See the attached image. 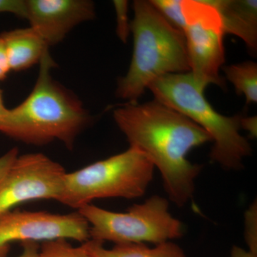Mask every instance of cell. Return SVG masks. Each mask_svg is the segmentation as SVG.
<instances>
[{"instance_id":"4fadbf2b","label":"cell","mask_w":257,"mask_h":257,"mask_svg":"<svg viewBox=\"0 0 257 257\" xmlns=\"http://www.w3.org/2000/svg\"><path fill=\"white\" fill-rule=\"evenodd\" d=\"M81 246L90 257H187L184 250L172 241L158 243L154 247L143 243H128L106 248L102 241L89 239Z\"/></svg>"},{"instance_id":"30bf717a","label":"cell","mask_w":257,"mask_h":257,"mask_svg":"<svg viewBox=\"0 0 257 257\" xmlns=\"http://www.w3.org/2000/svg\"><path fill=\"white\" fill-rule=\"evenodd\" d=\"M30 27L47 46L60 43L79 24L95 17L94 3L89 0H27Z\"/></svg>"},{"instance_id":"7a4b0ae2","label":"cell","mask_w":257,"mask_h":257,"mask_svg":"<svg viewBox=\"0 0 257 257\" xmlns=\"http://www.w3.org/2000/svg\"><path fill=\"white\" fill-rule=\"evenodd\" d=\"M40 64L32 92L21 104L8 109L0 119V133L35 146L57 140L71 150L90 116L78 98L52 78L55 64L49 50Z\"/></svg>"},{"instance_id":"7c38bea8","label":"cell","mask_w":257,"mask_h":257,"mask_svg":"<svg viewBox=\"0 0 257 257\" xmlns=\"http://www.w3.org/2000/svg\"><path fill=\"white\" fill-rule=\"evenodd\" d=\"M11 70L21 72L40 63L44 54L49 50L46 42L31 27L3 32Z\"/></svg>"},{"instance_id":"9a60e30c","label":"cell","mask_w":257,"mask_h":257,"mask_svg":"<svg viewBox=\"0 0 257 257\" xmlns=\"http://www.w3.org/2000/svg\"><path fill=\"white\" fill-rule=\"evenodd\" d=\"M38 257H90L82 246H74L68 240L45 241L40 247Z\"/></svg>"},{"instance_id":"8fae6325","label":"cell","mask_w":257,"mask_h":257,"mask_svg":"<svg viewBox=\"0 0 257 257\" xmlns=\"http://www.w3.org/2000/svg\"><path fill=\"white\" fill-rule=\"evenodd\" d=\"M225 34L241 38L253 54L257 50L256 0H214Z\"/></svg>"},{"instance_id":"52a82bcc","label":"cell","mask_w":257,"mask_h":257,"mask_svg":"<svg viewBox=\"0 0 257 257\" xmlns=\"http://www.w3.org/2000/svg\"><path fill=\"white\" fill-rule=\"evenodd\" d=\"M183 30L190 72L199 84L226 87L219 74L225 62L222 20L211 1L182 0Z\"/></svg>"},{"instance_id":"9c48e42d","label":"cell","mask_w":257,"mask_h":257,"mask_svg":"<svg viewBox=\"0 0 257 257\" xmlns=\"http://www.w3.org/2000/svg\"><path fill=\"white\" fill-rule=\"evenodd\" d=\"M60 239L82 243L90 239L89 224L78 211L60 214L12 210L0 216V257L7 256L10 243L15 241L45 242Z\"/></svg>"},{"instance_id":"3957f363","label":"cell","mask_w":257,"mask_h":257,"mask_svg":"<svg viewBox=\"0 0 257 257\" xmlns=\"http://www.w3.org/2000/svg\"><path fill=\"white\" fill-rule=\"evenodd\" d=\"M133 58L127 73L118 81L116 96L138 102L150 83L161 76L190 72L183 32L164 18L150 1L133 3Z\"/></svg>"},{"instance_id":"ac0fdd59","label":"cell","mask_w":257,"mask_h":257,"mask_svg":"<svg viewBox=\"0 0 257 257\" xmlns=\"http://www.w3.org/2000/svg\"><path fill=\"white\" fill-rule=\"evenodd\" d=\"M116 15V34L121 42L126 43L130 30V23H128L127 1L116 0L113 2Z\"/></svg>"},{"instance_id":"ffe728a7","label":"cell","mask_w":257,"mask_h":257,"mask_svg":"<svg viewBox=\"0 0 257 257\" xmlns=\"http://www.w3.org/2000/svg\"><path fill=\"white\" fill-rule=\"evenodd\" d=\"M18 156V149L13 148L0 157V178L8 172Z\"/></svg>"},{"instance_id":"6da1fadb","label":"cell","mask_w":257,"mask_h":257,"mask_svg":"<svg viewBox=\"0 0 257 257\" xmlns=\"http://www.w3.org/2000/svg\"><path fill=\"white\" fill-rule=\"evenodd\" d=\"M127 140L160 171L169 200L182 207L192 199L203 166L187 160L191 150L212 142L210 135L179 111L154 100L127 102L113 111Z\"/></svg>"},{"instance_id":"44dd1931","label":"cell","mask_w":257,"mask_h":257,"mask_svg":"<svg viewBox=\"0 0 257 257\" xmlns=\"http://www.w3.org/2000/svg\"><path fill=\"white\" fill-rule=\"evenodd\" d=\"M11 71L9 61L7 55L4 41L0 37V81L4 80Z\"/></svg>"},{"instance_id":"7402d4cb","label":"cell","mask_w":257,"mask_h":257,"mask_svg":"<svg viewBox=\"0 0 257 257\" xmlns=\"http://www.w3.org/2000/svg\"><path fill=\"white\" fill-rule=\"evenodd\" d=\"M241 128L246 130L252 138H256L257 136V118L256 116H250V117H242L240 121Z\"/></svg>"},{"instance_id":"5bb4252c","label":"cell","mask_w":257,"mask_h":257,"mask_svg":"<svg viewBox=\"0 0 257 257\" xmlns=\"http://www.w3.org/2000/svg\"><path fill=\"white\" fill-rule=\"evenodd\" d=\"M226 78L234 84L238 95L244 94L246 104L257 101V64L253 62H242L224 66Z\"/></svg>"},{"instance_id":"d6986e66","label":"cell","mask_w":257,"mask_h":257,"mask_svg":"<svg viewBox=\"0 0 257 257\" xmlns=\"http://www.w3.org/2000/svg\"><path fill=\"white\" fill-rule=\"evenodd\" d=\"M0 13H10L26 19V0H0Z\"/></svg>"},{"instance_id":"8992f818","label":"cell","mask_w":257,"mask_h":257,"mask_svg":"<svg viewBox=\"0 0 257 257\" xmlns=\"http://www.w3.org/2000/svg\"><path fill=\"white\" fill-rule=\"evenodd\" d=\"M89 224L90 239L118 243L156 245L179 239L184 234L181 221L170 212V202L159 195L134 204L126 212H114L92 204L77 210Z\"/></svg>"},{"instance_id":"ba28073f","label":"cell","mask_w":257,"mask_h":257,"mask_svg":"<svg viewBox=\"0 0 257 257\" xmlns=\"http://www.w3.org/2000/svg\"><path fill=\"white\" fill-rule=\"evenodd\" d=\"M66 174L60 163L44 154L19 155L0 178V216L29 201L58 202Z\"/></svg>"},{"instance_id":"603a6c76","label":"cell","mask_w":257,"mask_h":257,"mask_svg":"<svg viewBox=\"0 0 257 257\" xmlns=\"http://www.w3.org/2000/svg\"><path fill=\"white\" fill-rule=\"evenodd\" d=\"M23 251L17 257H38L40 246L37 242L23 243Z\"/></svg>"},{"instance_id":"5b68a950","label":"cell","mask_w":257,"mask_h":257,"mask_svg":"<svg viewBox=\"0 0 257 257\" xmlns=\"http://www.w3.org/2000/svg\"><path fill=\"white\" fill-rule=\"evenodd\" d=\"M155 167L138 149L66 174L58 202L78 210L96 199L143 197L154 177Z\"/></svg>"},{"instance_id":"d4e9b609","label":"cell","mask_w":257,"mask_h":257,"mask_svg":"<svg viewBox=\"0 0 257 257\" xmlns=\"http://www.w3.org/2000/svg\"><path fill=\"white\" fill-rule=\"evenodd\" d=\"M8 109L5 106L4 100H3V91L0 89V119L8 112Z\"/></svg>"},{"instance_id":"cb8c5ba5","label":"cell","mask_w":257,"mask_h":257,"mask_svg":"<svg viewBox=\"0 0 257 257\" xmlns=\"http://www.w3.org/2000/svg\"><path fill=\"white\" fill-rule=\"evenodd\" d=\"M230 257H257V254L250 252L248 250L238 246H233L231 248Z\"/></svg>"},{"instance_id":"2e32d148","label":"cell","mask_w":257,"mask_h":257,"mask_svg":"<svg viewBox=\"0 0 257 257\" xmlns=\"http://www.w3.org/2000/svg\"><path fill=\"white\" fill-rule=\"evenodd\" d=\"M150 3L175 28L183 32L185 20L182 0H152Z\"/></svg>"},{"instance_id":"277c9868","label":"cell","mask_w":257,"mask_h":257,"mask_svg":"<svg viewBox=\"0 0 257 257\" xmlns=\"http://www.w3.org/2000/svg\"><path fill=\"white\" fill-rule=\"evenodd\" d=\"M205 88L191 72L161 76L148 86L155 100L187 116L210 135L212 162L224 170H241L243 160L252 152L247 139L240 134L241 116L217 112L206 99Z\"/></svg>"},{"instance_id":"e0dca14e","label":"cell","mask_w":257,"mask_h":257,"mask_svg":"<svg viewBox=\"0 0 257 257\" xmlns=\"http://www.w3.org/2000/svg\"><path fill=\"white\" fill-rule=\"evenodd\" d=\"M244 237L248 251L257 254V204L250 205L244 214Z\"/></svg>"}]
</instances>
